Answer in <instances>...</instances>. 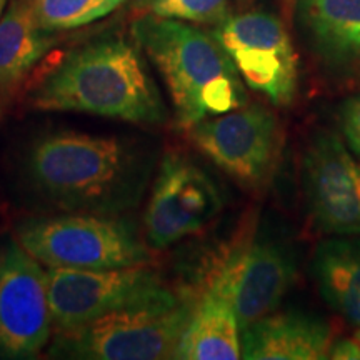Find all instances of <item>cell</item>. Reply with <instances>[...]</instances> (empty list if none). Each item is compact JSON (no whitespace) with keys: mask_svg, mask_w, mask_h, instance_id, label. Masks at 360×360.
Masks as SVG:
<instances>
[{"mask_svg":"<svg viewBox=\"0 0 360 360\" xmlns=\"http://www.w3.org/2000/svg\"><path fill=\"white\" fill-rule=\"evenodd\" d=\"M27 187L65 212L119 215L137 204L147 179L143 155L114 135L58 130L24 157Z\"/></svg>","mask_w":360,"mask_h":360,"instance_id":"1","label":"cell"},{"mask_svg":"<svg viewBox=\"0 0 360 360\" xmlns=\"http://www.w3.org/2000/svg\"><path fill=\"white\" fill-rule=\"evenodd\" d=\"M29 103L37 110L82 112L130 124L167 119L137 42L122 35H103L72 51L34 89Z\"/></svg>","mask_w":360,"mask_h":360,"instance_id":"2","label":"cell"},{"mask_svg":"<svg viewBox=\"0 0 360 360\" xmlns=\"http://www.w3.org/2000/svg\"><path fill=\"white\" fill-rule=\"evenodd\" d=\"M132 37L160 72L180 127L247 105L244 80L214 34L147 13L132 24Z\"/></svg>","mask_w":360,"mask_h":360,"instance_id":"3","label":"cell"},{"mask_svg":"<svg viewBox=\"0 0 360 360\" xmlns=\"http://www.w3.org/2000/svg\"><path fill=\"white\" fill-rule=\"evenodd\" d=\"M197 300L165 289L146 302L57 330L49 357L79 360L175 359Z\"/></svg>","mask_w":360,"mask_h":360,"instance_id":"4","label":"cell"},{"mask_svg":"<svg viewBox=\"0 0 360 360\" xmlns=\"http://www.w3.org/2000/svg\"><path fill=\"white\" fill-rule=\"evenodd\" d=\"M19 244L47 267L122 269L150 262V250L137 229L117 215L65 212L24 219Z\"/></svg>","mask_w":360,"mask_h":360,"instance_id":"5","label":"cell"},{"mask_svg":"<svg viewBox=\"0 0 360 360\" xmlns=\"http://www.w3.org/2000/svg\"><path fill=\"white\" fill-rule=\"evenodd\" d=\"M215 39L232 58L247 87L274 105H287L297 90V56L283 22L274 13L250 11L215 27Z\"/></svg>","mask_w":360,"mask_h":360,"instance_id":"6","label":"cell"},{"mask_svg":"<svg viewBox=\"0 0 360 360\" xmlns=\"http://www.w3.org/2000/svg\"><path fill=\"white\" fill-rule=\"evenodd\" d=\"M47 292L57 330L154 299L169 287L159 272L146 265L122 269L47 267Z\"/></svg>","mask_w":360,"mask_h":360,"instance_id":"7","label":"cell"},{"mask_svg":"<svg viewBox=\"0 0 360 360\" xmlns=\"http://www.w3.org/2000/svg\"><path fill=\"white\" fill-rule=\"evenodd\" d=\"M191 139L205 157L247 187L269 182L281 155V125L262 105L240 107L193 124Z\"/></svg>","mask_w":360,"mask_h":360,"instance_id":"8","label":"cell"},{"mask_svg":"<svg viewBox=\"0 0 360 360\" xmlns=\"http://www.w3.org/2000/svg\"><path fill=\"white\" fill-rule=\"evenodd\" d=\"M47 274L39 260L6 238L0 244V359H34L51 340Z\"/></svg>","mask_w":360,"mask_h":360,"instance_id":"9","label":"cell"},{"mask_svg":"<svg viewBox=\"0 0 360 360\" xmlns=\"http://www.w3.org/2000/svg\"><path fill=\"white\" fill-rule=\"evenodd\" d=\"M222 210L212 179L188 157L170 152L162 160L143 227L152 249H167L202 231Z\"/></svg>","mask_w":360,"mask_h":360,"instance_id":"10","label":"cell"},{"mask_svg":"<svg viewBox=\"0 0 360 360\" xmlns=\"http://www.w3.org/2000/svg\"><path fill=\"white\" fill-rule=\"evenodd\" d=\"M294 277L295 262L285 247L254 238L227 252L209 276L207 289L231 302L242 330L278 307Z\"/></svg>","mask_w":360,"mask_h":360,"instance_id":"11","label":"cell"},{"mask_svg":"<svg viewBox=\"0 0 360 360\" xmlns=\"http://www.w3.org/2000/svg\"><path fill=\"white\" fill-rule=\"evenodd\" d=\"M305 191L315 219L327 232L360 233V160L335 135L323 134L310 146Z\"/></svg>","mask_w":360,"mask_h":360,"instance_id":"12","label":"cell"},{"mask_svg":"<svg viewBox=\"0 0 360 360\" xmlns=\"http://www.w3.org/2000/svg\"><path fill=\"white\" fill-rule=\"evenodd\" d=\"M332 330L307 314H269L242 328V359L323 360L328 359Z\"/></svg>","mask_w":360,"mask_h":360,"instance_id":"13","label":"cell"},{"mask_svg":"<svg viewBox=\"0 0 360 360\" xmlns=\"http://www.w3.org/2000/svg\"><path fill=\"white\" fill-rule=\"evenodd\" d=\"M310 49L334 69L360 70V0H294Z\"/></svg>","mask_w":360,"mask_h":360,"instance_id":"14","label":"cell"},{"mask_svg":"<svg viewBox=\"0 0 360 360\" xmlns=\"http://www.w3.org/2000/svg\"><path fill=\"white\" fill-rule=\"evenodd\" d=\"M242 357L236 310L217 292L205 289L180 337L175 359L237 360Z\"/></svg>","mask_w":360,"mask_h":360,"instance_id":"15","label":"cell"},{"mask_svg":"<svg viewBox=\"0 0 360 360\" xmlns=\"http://www.w3.org/2000/svg\"><path fill=\"white\" fill-rule=\"evenodd\" d=\"M52 45V32L37 24L27 0H12L0 19V96L17 87Z\"/></svg>","mask_w":360,"mask_h":360,"instance_id":"16","label":"cell"},{"mask_svg":"<svg viewBox=\"0 0 360 360\" xmlns=\"http://www.w3.org/2000/svg\"><path fill=\"white\" fill-rule=\"evenodd\" d=\"M326 302L345 321L360 326V240H327L314 259Z\"/></svg>","mask_w":360,"mask_h":360,"instance_id":"17","label":"cell"},{"mask_svg":"<svg viewBox=\"0 0 360 360\" xmlns=\"http://www.w3.org/2000/svg\"><path fill=\"white\" fill-rule=\"evenodd\" d=\"M127 0H27L35 20L49 32H60L101 20Z\"/></svg>","mask_w":360,"mask_h":360,"instance_id":"18","label":"cell"},{"mask_svg":"<svg viewBox=\"0 0 360 360\" xmlns=\"http://www.w3.org/2000/svg\"><path fill=\"white\" fill-rule=\"evenodd\" d=\"M147 13L197 25H220L231 17L229 0H146Z\"/></svg>","mask_w":360,"mask_h":360,"instance_id":"19","label":"cell"},{"mask_svg":"<svg viewBox=\"0 0 360 360\" xmlns=\"http://www.w3.org/2000/svg\"><path fill=\"white\" fill-rule=\"evenodd\" d=\"M342 129L350 147L360 155V96L350 98L342 110Z\"/></svg>","mask_w":360,"mask_h":360,"instance_id":"20","label":"cell"},{"mask_svg":"<svg viewBox=\"0 0 360 360\" xmlns=\"http://www.w3.org/2000/svg\"><path fill=\"white\" fill-rule=\"evenodd\" d=\"M328 359L335 360H359L360 359V342L354 340H337L332 342L328 350Z\"/></svg>","mask_w":360,"mask_h":360,"instance_id":"21","label":"cell"},{"mask_svg":"<svg viewBox=\"0 0 360 360\" xmlns=\"http://www.w3.org/2000/svg\"><path fill=\"white\" fill-rule=\"evenodd\" d=\"M7 2H8V0H0V19H2L4 12H6V8H7Z\"/></svg>","mask_w":360,"mask_h":360,"instance_id":"22","label":"cell"},{"mask_svg":"<svg viewBox=\"0 0 360 360\" xmlns=\"http://www.w3.org/2000/svg\"><path fill=\"white\" fill-rule=\"evenodd\" d=\"M355 339H357V340H359V342H360V330H359V332H357V335H355Z\"/></svg>","mask_w":360,"mask_h":360,"instance_id":"23","label":"cell"},{"mask_svg":"<svg viewBox=\"0 0 360 360\" xmlns=\"http://www.w3.org/2000/svg\"><path fill=\"white\" fill-rule=\"evenodd\" d=\"M240 2H244V4H247V2H252V0H240Z\"/></svg>","mask_w":360,"mask_h":360,"instance_id":"24","label":"cell"}]
</instances>
